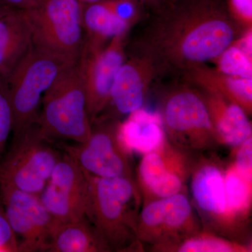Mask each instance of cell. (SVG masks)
Listing matches in <instances>:
<instances>
[{
	"instance_id": "cell-25",
	"label": "cell",
	"mask_w": 252,
	"mask_h": 252,
	"mask_svg": "<svg viewBox=\"0 0 252 252\" xmlns=\"http://www.w3.org/2000/svg\"><path fill=\"white\" fill-rule=\"evenodd\" d=\"M14 117L3 81L0 79V160L10 133L13 131Z\"/></svg>"
},
{
	"instance_id": "cell-13",
	"label": "cell",
	"mask_w": 252,
	"mask_h": 252,
	"mask_svg": "<svg viewBox=\"0 0 252 252\" xmlns=\"http://www.w3.org/2000/svg\"><path fill=\"white\" fill-rule=\"evenodd\" d=\"M126 35L114 36L102 48L91 47L85 44L83 46L79 61L91 123L109 103L114 79L126 60Z\"/></svg>"
},
{
	"instance_id": "cell-16",
	"label": "cell",
	"mask_w": 252,
	"mask_h": 252,
	"mask_svg": "<svg viewBox=\"0 0 252 252\" xmlns=\"http://www.w3.org/2000/svg\"><path fill=\"white\" fill-rule=\"evenodd\" d=\"M32 46L24 11L12 9L0 16V79L4 84Z\"/></svg>"
},
{
	"instance_id": "cell-26",
	"label": "cell",
	"mask_w": 252,
	"mask_h": 252,
	"mask_svg": "<svg viewBox=\"0 0 252 252\" xmlns=\"http://www.w3.org/2000/svg\"><path fill=\"white\" fill-rule=\"evenodd\" d=\"M230 160L243 175L252 179V137L231 149Z\"/></svg>"
},
{
	"instance_id": "cell-1",
	"label": "cell",
	"mask_w": 252,
	"mask_h": 252,
	"mask_svg": "<svg viewBox=\"0 0 252 252\" xmlns=\"http://www.w3.org/2000/svg\"><path fill=\"white\" fill-rule=\"evenodd\" d=\"M226 0H171L152 12L134 53L150 60L158 75L185 74L217 59L236 39Z\"/></svg>"
},
{
	"instance_id": "cell-28",
	"label": "cell",
	"mask_w": 252,
	"mask_h": 252,
	"mask_svg": "<svg viewBox=\"0 0 252 252\" xmlns=\"http://www.w3.org/2000/svg\"><path fill=\"white\" fill-rule=\"evenodd\" d=\"M226 2L235 21L252 26V0H226Z\"/></svg>"
},
{
	"instance_id": "cell-27",
	"label": "cell",
	"mask_w": 252,
	"mask_h": 252,
	"mask_svg": "<svg viewBox=\"0 0 252 252\" xmlns=\"http://www.w3.org/2000/svg\"><path fill=\"white\" fill-rule=\"evenodd\" d=\"M18 242L0 198V252H18Z\"/></svg>"
},
{
	"instance_id": "cell-11",
	"label": "cell",
	"mask_w": 252,
	"mask_h": 252,
	"mask_svg": "<svg viewBox=\"0 0 252 252\" xmlns=\"http://www.w3.org/2000/svg\"><path fill=\"white\" fill-rule=\"evenodd\" d=\"M192 153L165 140L155 150L143 154L135 170L142 205L175 194L189 193L194 160Z\"/></svg>"
},
{
	"instance_id": "cell-12",
	"label": "cell",
	"mask_w": 252,
	"mask_h": 252,
	"mask_svg": "<svg viewBox=\"0 0 252 252\" xmlns=\"http://www.w3.org/2000/svg\"><path fill=\"white\" fill-rule=\"evenodd\" d=\"M0 198L18 240V252H48L60 223L39 195L23 191L0 180Z\"/></svg>"
},
{
	"instance_id": "cell-8",
	"label": "cell",
	"mask_w": 252,
	"mask_h": 252,
	"mask_svg": "<svg viewBox=\"0 0 252 252\" xmlns=\"http://www.w3.org/2000/svg\"><path fill=\"white\" fill-rule=\"evenodd\" d=\"M189 193L175 194L142 205L137 220V235L144 250L166 252L174 245L203 231Z\"/></svg>"
},
{
	"instance_id": "cell-20",
	"label": "cell",
	"mask_w": 252,
	"mask_h": 252,
	"mask_svg": "<svg viewBox=\"0 0 252 252\" xmlns=\"http://www.w3.org/2000/svg\"><path fill=\"white\" fill-rule=\"evenodd\" d=\"M83 24L84 44L94 48L104 47L114 36L127 34L131 28L102 1L85 4Z\"/></svg>"
},
{
	"instance_id": "cell-30",
	"label": "cell",
	"mask_w": 252,
	"mask_h": 252,
	"mask_svg": "<svg viewBox=\"0 0 252 252\" xmlns=\"http://www.w3.org/2000/svg\"><path fill=\"white\" fill-rule=\"evenodd\" d=\"M145 9L150 10L152 12L157 11L165 6L170 0H137Z\"/></svg>"
},
{
	"instance_id": "cell-3",
	"label": "cell",
	"mask_w": 252,
	"mask_h": 252,
	"mask_svg": "<svg viewBox=\"0 0 252 252\" xmlns=\"http://www.w3.org/2000/svg\"><path fill=\"white\" fill-rule=\"evenodd\" d=\"M41 104L38 126L44 139L76 143L89 139L91 122L79 60L60 73L43 96Z\"/></svg>"
},
{
	"instance_id": "cell-19",
	"label": "cell",
	"mask_w": 252,
	"mask_h": 252,
	"mask_svg": "<svg viewBox=\"0 0 252 252\" xmlns=\"http://www.w3.org/2000/svg\"><path fill=\"white\" fill-rule=\"evenodd\" d=\"M48 252H112L86 218L60 225Z\"/></svg>"
},
{
	"instance_id": "cell-17",
	"label": "cell",
	"mask_w": 252,
	"mask_h": 252,
	"mask_svg": "<svg viewBox=\"0 0 252 252\" xmlns=\"http://www.w3.org/2000/svg\"><path fill=\"white\" fill-rule=\"evenodd\" d=\"M118 135L131 154L148 153L167 139L160 113L142 108L131 113L126 121L119 123Z\"/></svg>"
},
{
	"instance_id": "cell-15",
	"label": "cell",
	"mask_w": 252,
	"mask_h": 252,
	"mask_svg": "<svg viewBox=\"0 0 252 252\" xmlns=\"http://www.w3.org/2000/svg\"><path fill=\"white\" fill-rule=\"evenodd\" d=\"M199 91L206 104L221 147L234 149L252 137V123L240 106L220 94L201 89Z\"/></svg>"
},
{
	"instance_id": "cell-29",
	"label": "cell",
	"mask_w": 252,
	"mask_h": 252,
	"mask_svg": "<svg viewBox=\"0 0 252 252\" xmlns=\"http://www.w3.org/2000/svg\"><path fill=\"white\" fill-rule=\"evenodd\" d=\"M44 0H0V4L13 10L28 11L39 6Z\"/></svg>"
},
{
	"instance_id": "cell-10",
	"label": "cell",
	"mask_w": 252,
	"mask_h": 252,
	"mask_svg": "<svg viewBox=\"0 0 252 252\" xmlns=\"http://www.w3.org/2000/svg\"><path fill=\"white\" fill-rule=\"evenodd\" d=\"M49 143L41 136L38 124L14 139L9 153L0 160V180L40 195L61 156Z\"/></svg>"
},
{
	"instance_id": "cell-22",
	"label": "cell",
	"mask_w": 252,
	"mask_h": 252,
	"mask_svg": "<svg viewBox=\"0 0 252 252\" xmlns=\"http://www.w3.org/2000/svg\"><path fill=\"white\" fill-rule=\"evenodd\" d=\"M39 197L46 210L62 224L77 221L86 217L88 198L63 191L49 182Z\"/></svg>"
},
{
	"instance_id": "cell-32",
	"label": "cell",
	"mask_w": 252,
	"mask_h": 252,
	"mask_svg": "<svg viewBox=\"0 0 252 252\" xmlns=\"http://www.w3.org/2000/svg\"><path fill=\"white\" fill-rule=\"evenodd\" d=\"M81 2L84 4H91V3L98 2V1H102V0H80Z\"/></svg>"
},
{
	"instance_id": "cell-2",
	"label": "cell",
	"mask_w": 252,
	"mask_h": 252,
	"mask_svg": "<svg viewBox=\"0 0 252 252\" xmlns=\"http://www.w3.org/2000/svg\"><path fill=\"white\" fill-rule=\"evenodd\" d=\"M86 173L89 182L86 218L111 251L144 252L137 235L142 200L136 182L124 177L102 178Z\"/></svg>"
},
{
	"instance_id": "cell-6",
	"label": "cell",
	"mask_w": 252,
	"mask_h": 252,
	"mask_svg": "<svg viewBox=\"0 0 252 252\" xmlns=\"http://www.w3.org/2000/svg\"><path fill=\"white\" fill-rule=\"evenodd\" d=\"M167 140L194 154L216 152L221 146L201 92L178 86L163 96L160 112Z\"/></svg>"
},
{
	"instance_id": "cell-14",
	"label": "cell",
	"mask_w": 252,
	"mask_h": 252,
	"mask_svg": "<svg viewBox=\"0 0 252 252\" xmlns=\"http://www.w3.org/2000/svg\"><path fill=\"white\" fill-rule=\"evenodd\" d=\"M157 76L152 61L133 53L118 71L109 103L99 117L119 120L121 117L142 109L149 85Z\"/></svg>"
},
{
	"instance_id": "cell-4",
	"label": "cell",
	"mask_w": 252,
	"mask_h": 252,
	"mask_svg": "<svg viewBox=\"0 0 252 252\" xmlns=\"http://www.w3.org/2000/svg\"><path fill=\"white\" fill-rule=\"evenodd\" d=\"M76 61L32 46L4 83L14 117V139L38 124L46 91Z\"/></svg>"
},
{
	"instance_id": "cell-7",
	"label": "cell",
	"mask_w": 252,
	"mask_h": 252,
	"mask_svg": "<svg viewBox=\"0 0 252 252\" xmlns=\"http://www.w3.org/2000/svg\"><path fill=\"white\" fill-rule=\"evenodd\" d=\"M84 6L80 0H44L34 9L23 11L31 25L33 45L79 60L85 41Z\"/></svg>"
},
{
	"instance_id": "cell-9",
	"label": "cell",
	"mask_w": 252,
	"mask_h": 252,
	"mask_svg": "<svg viewBox=\"0 0 252 252\" xmlns=\"http://www.w3.org/2000/svg\"><path fill=\"white\" fill-rule=\"evenodd\" d=\"M120 122L99 117L91 123L89 139L82 143L61 144L81 168L94 177H124L135 181L132 154L123 145L118 135Z\"/></svg>"
},
{
	"instance_id": "cell-31",
	"label": "cell",
	"mask_w": 252,
	"mask_h": 252,
	"mask_svg": "<svg viewBox=\"0 0 252 252\" xmlns=\"http://www.w3.org/2000/svg\"><path fill=\"white\" fill-rule=\"evenodd\" d=\"M11 10L12 9H8V8L5 7V6L0 4V16L6 14V13L9 12V11H11Z\"/></svg>"
},
{
	"instance_id": "cell-33",
	"label": "cell",
	"mask_w": 252,
	"mask_h": 252,
	"mask_svg": "<svg viewBox=\"0 0 252 252\" xmlns=\"http://www.w3.org/2000/svg\"><path fill=\"white\" fill-rule=\"evenodd\" d=\"M170 1H171V0H170Z\"/></svg>"
},
{
	"instance_id": "cell-18",
	"label": "cell",
	"mask_w": 252,
	"mask_h": 252,
	"mask_svg": "<svg viewBox=\"0 0 252 252\" xmlns=\"http://www.w3.org/2000/svg\"><path fill=\"white\" fill-rule=\"evenodd\" d=\"M188 80L201 90L220 94L238 104L249 116L252 111V79L231 77L210 69L205 64L185 73Z\"/></svg>"
},
{
	"instance_id": "cell-21",
	"label": "cell",
	"mask_w": 252,
	"mask_h": 252,
	"mask_svg": "<svg viewBox=\"0 0 252 252\" xmlns=\"http://www.w3.org/2000/svg\"><path fill=\"white\" fill-rule=\"evenodd\" d=\"M224 184L230 211L240 224L250 231L252 179L243 175L230 160L225 165Z\"/></svg>"
},
{
	"instance_id": "cell-23",
	"label": "cell",
	"mask_w": 252,
	"mask_h": 252,
	"mask_svg": "<svg viewBox=\"0 0 252 252\" xmlns=\"http://www.w3.org/2000/svg\"><path fill=\"white\" fill-rule=\"evenodd\" d=\"M252 29L217 58V70L231 77L252 79Z\"/></svg>"
},
{
	"instance_id": "cell-5",
	"label": "cell",
	"mask_w": 252,
	"mask_h": 252,
	"mask_svg": "<svg viewBox=\"0 0 252 252\" xmlns=\"http://www.w3.org/2000/svg\"><path fill=\"white\" fill-rule=\"evenodd\" d=\"M226 162L216 152L198 154L189 178V198L198 214L203 231L243 244H252L251 232L245 229L230 211L225 195Z\"/></svg>"
},
{
	"instance_id": "cell-24",
	"label": "cell",
	"mask_w": 252,
	"mask_h": 252,
	"mask_svg": "<svg viewBox=\"0 0 252 252\" xmlns=\"http://www.w3.org/2000/svg\"><path fill=\"white\" fill-rule=\"evenodd\" d=\"M252 244H243L202 231L169 248L166 252H251Z\"/></svg>"
}]
</instances>
